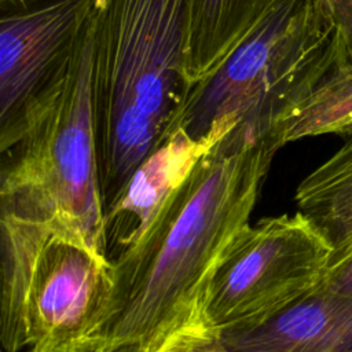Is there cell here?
I'll list each match as a JSON object with an SVG mask.
<instances>
[{
  "label": "cell",
  "mask_w": 352,
  "mask_h": 352,
  "mask_svg": "<svg viewBox=\"0 0 352 352\" xmlns=\"http://www.w3.org/2000/svg\"><path fill=\"white\" fill-rule=\"evenodd\" d=\"M279 148L271 138L226 136L199 158L144 235L113 260V296L82 352L122 344L151 352L173 331L201 322L206 290L250 226Z\"/></svg>",
  "instance_id": "6da1fadb"
},
{
  "label": "cell",
  "mask_w": 352,
  "mask_h": 352,
  "mask_svg": "<svg viewBox=\"0 0 352 352\" xmlns=\"http://www.w3.org/2000/svg\"><path fill=\"white\" fill-rule=\"evenodd\" d=\"M188 0H94L92 103L103 214L170 133L188 94Z\"/></svg>",
  "instance_id": "7a4b0ae2"
},
{
  "label": "cell",
  "mask_w": 352,
  "mask_h": 352,
  "mask_svg": "<svg viewBox=\"0 0 352 352\" xmlns=\"http://www.w3.org/2000/svg\"><path fill=\"white\" fill-rule=\"evenodd\" d=\"M94 6V4H92ZM92 10L74 51L3 151L0 212L50 224L107 256L92 103Z\"/></svg>",
  "instance_id": "3957f363"
},
{
  "label": "cell",
  "mask_w": 352,
  "mask_h": 352,
  "mask_svg": "<svg viewBox=\"0 0 352 352\" xmlns=\"http://www.w3.org/2000/svg\"><path fill=\"white\" fill-rule=\"evenodd\" d=\"M344 63L326 1L285 0L208 80L190 89L170 132L182 128L195 140L210 142L228 133L274 139L279 118Z\"/></svg>",
  "instance_id": "277c9868"
},
{
  "label": "cell",
  "mask_w": 352,
  "mask_h": 352,
  "mask_svg": "<svg viewBox=\"0 0 352 352\" xmlns=\"http://www.w3.org/2000/svg\"><path fill=\"white\" fill-rule=\"evenodd\" d=\"M331 265V248L300 213L249 226L217 268L201 322L224 333L265 323L311 293Z\"/></svg>",
  "instance_id": "5b68a950"
},
{
  "label": "cell",
  "mask_w": 352,
  "mask_h": 352,
  "mask_svg": "<svg viewBox=\"0 0 352 352\" xmlns=\"http://www.w3.org/2000/svg\"><path fill=\"white\" fill-rule=\"evenodd\" d=\"M113 289V261L50 226L28 272L25 324L30 349L82 352L106 316Z\"/></svg>",
  "instance_id": "8992f818"
},
{
  "label": "cell",
  "mask_w": 352,
  "mask_h": 352,
  "mask_svg": "<svg viewBox=\"0 0 352 352\" xmlns=\"http://www.w3.org/2000/svg\"><path fill=\"white\" fill-rule=\"evenodd\" d=\"M94 0H51L0 21V151L72 56Z\"/></svg>",
  "instance_id": "52a82bcc"
},
{
  "label": "cell",
  "mask_w": 352,
  "mask_h": 352,
  "mask_svg": "<svg viewBox=\"0 0 352 352\" xmlns=\"http://www.w3.org/2000/svg\"><path fill=\"white\" fill-rule=\"evenodd\" d=\"M214 144L195 140L177 128L140 164L104 212L107 257L111 261L144 235L168 198Z\"/></svg>",
  "instance_id": "ba28073f"
},
{
  "label": "cell",
  "mask_w": 352,
  "mask_h": 352,
  "mask_svg": "<svg viewBox=\"0 0 352 352\" xmlns=\"http://www.w3.org/2000/svg\"><path fill=\"white\" fill-rule=\"evenodd\" d=\"M220 336L232 352H352V298L320 282L265 323Z\"/></svg>",
  "instance_id": "9c48e42d"
},
{
  "label": "cell",
  "mask_w": 352,
  "mask_h": 352,
  "mask_svg": "<svg viewBox=\"0 0 352 352\" xmlns=\"http://www.w3.org/2000/svg\"><path fill=\"white\" fill-rule=\"evenodd\" d=\"M285 0H188L187 89L208 80Z\"/></svg>",
  "instance_id": "30bf717a"
},
{
  "label": "cell",
  "mask_w": 352,
  "mask_h": 352,
  "mask_svg": "<svg viewBox=\"0 0 352 352\" xmlns=\"http://www.w3.org/2000/svg\"><path fill=\"white\" fill-rule=\"evenodd\" d=\"M300 212L331 248V265L352 256V136L296 190Z\"/></svg>",
  "instance_id": "8fae6325"
},
{
  "label": "cell",
  "mask_w": 352,
  "mask_h": 352,
  "mask_svg": "<svg viewBox=\"0 0 352 352\" xmlns=\"http://www.w3.org/2000/svg\"><path fill=\"white\" fill-rule=\"evenodd\" d=\"M48 226L0 212V342L3 352H19L29 346L25 324L28 272Z\"/></svg>",
  "instance_id": "7c38bea8"
},
{
  "label": "cell",
  "mask_w": 352,
  "mask_h": 352,
  "mask_svg": "<svg viewBox=\"0 0 352 352\" xmlns=\"http://www.w3.org/2000/svg\"><path fill=\"white\" fill-rule=\"evenodd\" d=\"M326 133L352 136V62L330 70L276 122L279 146Z\"/></svg>",
  "instance_id": "4fadbf2b"
},
{
  "label": "cell",
  "mask_w": 352,
  "mask_h": 352,
  "mask_svg": "<svg viewBox=\"0 0 352 352\" xmlns=\"http://www.w3.org/2000/svg\"><path fill=\"white\" fill-rule=\"evenodd\" d=\"M151 352H232L219 331L202 322L182 327L162 340Z\"/></svg>",
  "instance_id": "5bb4252c"
},
{
  "label": "cell",
  "mask_w": 352,
  "mask_h": 352,
  "mask_svg": "<svg viewBox=\"0 0 352 352\" xmlns=\"http://www.w3.org/2000/svg\"><path fill=\"white\" fill-rule=\"evenodd\" d=\"M345 52L346 63L352 62V0H324Z\"/></svg>",
  "instance_id": "9a60e30c"
},
{
  "label": "cell",
  "mask_w": 352,
  "mask_h": 352,
  "mask_svg": "<svg viewBox=\"0 0 352 352\" xmlns=\"http://www.w3.org/2000/svg\"><path fill=\"white\" fill-rule=\"evenodd\" d=\"M322 283L331 292L352 298V256L330 267Z\"/></svg>",
  "instance_id": "2e32d148"
},
{
  "label": "cell",
  "mask_w": 352,
  "mask_h": 352,
  "mask_svg": "<svg viewBox=\"0 0 352 352\" xmlns=\"http://www.w3.org/2000/svg\"><path fill=\"white\" fill-rule=\"evenodd\" d=\"M99 352H142V349L136 344H122V345L102 349Z\"/></svg>",
  "instance_id": "e0dca14e"
},
{
  "label": "cell",
  "mask_w": 352,
  "mask_h": 352,
  "mask_svg": "<svg viewBox=\"0 0 352 352\" xmlns=\"http://www.w3.org/2000/svg\"><path fill=\"white\" fill-rule=\"evenodd\" d=\"M30 0H0L1 6L3 7H14V8H18V7H23L29 3Z\"/></svg>",
  "instance_id": "ac0fdd59"
},
{
  "label": "cell",
  "mask_w": 352,
  "mask_h": 352,
  "mask_svg": "<svg viewBox=\"0 0 352 352\" xmlns=\"http://www.w3.org/2000/svg\"><path fill=\"white\" fill-rule=\"evenodd\" d=\"M29 352H34V351H32V349H29Z\"/></svg>",
  "instance_id": "d6986e66"
}]
</instances>
